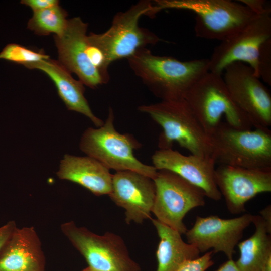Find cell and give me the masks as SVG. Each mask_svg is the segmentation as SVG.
<instances>
[{
	"mask_svg": "<svg viewBox=\"0 0 271 271\" xmlns=\"http://www.w3.org/2000/svg\"><path fill=\"white\" fill-rule=\"evenodd\" d=\"M127 60L135 75L161 101L184 99L191 87L209 71V59L182 61L154 55L146 48Z\"/></svg>",
	"mask_w": 271,
	"mask_h": 271,
	"instance_id": "obj_1",
	"label": "cell"
},
{
	"mask_svg": "<svg viewBox=\"0 0 271 271\" xmlns=\"http://www.w3.org/2000/svg\"><path fill=\"white\" fill-rule=\"evenodd\" d=\"M138 110L148 114L162 128L159 149H172L176 142L192 155L211 156L210 138L184 99L143 105Z\"/></svg>",
	"mask_w": 271,
	"mask_h": 271,
	"instance_id": "obj_2",
	"label": "cell"
},
{
	"mask_svg": "<svg viewBox=\"0 0 271 271\" xmlns=\"http://www.w3.org/2000/svg\"><path fill=\"white\" fill-rule=\"evenodd\" d=\"M216 164L249 169L271 168L269 128L239 129L221 121L210 135Z\"/></svg>",
	"mask_w": 271,
	"mask_h": 271,
	"instance_id": "obj_3",
	"label": "cell"
},
{
	"mask_svg": "<svg viewBox=\"0 0 271 271\" xmlns=\"http://www.w3.org/2000/svg\"><path fill=\"white\" fill-rule=\"evenodd\" d=\"M158 12L173 9L195 14L197 37L223 41L243 28L255 16L242 3L230 0H156Z\"/></svg>",
	"mask_w": 271,
	"mask_h": 271,
	"instance_id": "obj_4",
	"label": "cell"
},
{
	"mask_svg": "<svg viewBox=\"0 0 271 271\" xmlns=\"http://www.w3.org/2000/svg\"><path fill=\"white\" fill-rule=\"evenodd\" d=\"M158 13L153 2L141 1L127 10L117 13L106 31L92 33L88 39L102 51L109 65L117 60L128 59L139 50L161 41L155 33L139 25L142 16L152 17Z\"/></svg>",
	"mask_w": 271,
	"mask_h": 271,
	"instance_id": "obj_5",
	"label": "cell"
},
{
	"mask_svg": "<svg viewBox=\"0 0 271 271\" xmlns=\"http://www.w3.org/2000/svg\"><path fill=\"white\" fill-rule=\"evenodd\" d=\"M210 136L224 116L226 122L239 129H251L246 115L233 101L222 75L207 72L189 89L184 98Z\"/></svg>",
	"mask_w": 271,
	"mask_h": 271,
	"instance_id": "obj_6",
	"label": "cell"
},
{
	"mask_svg": "<svg viewBox=\"0 0 271 271\" xmlns=\"http://www.w3.org/2000/svg\"><path fill=\"white\" fill-rule=\"evenodd\" d=\"M114 119L110 107L102 126L89 127L83 132L79 145L81 150L109 169L135 171L154 179L158 170L135 157L133 151L140 148V144L131 134L118 132L114 127Z\"/></svg>",
	"mask_w": 271,
	"mask_h": 271,
	"instance_id": "obj_7",
	"label": "cell"
},
{
	"mask_svg": "<svg viewBox=\"0 0 271 271\" xmlns=\"http://www.w3.org/2000/svg\"><path fill=\"white\" fill-rule=\"evenodd\" d=\"M61 230L84 257L89 267L96 271H140L122 239L111 232L97 235L73 221L61 224Z\"/></svg>",
	"mask_w": 271,
	"mask_h": 271,
	"instance_id": "obj_8",
	"label": "cell"
},
{
	"mask_svg": "<svg viewBox=\"0 0 271 271\" xmlns=\"http://www.w3.org/2000/svg\"><path fill=\"white\" fill-rule=\"evenodd\" d=\"M153 180L156 192L152 212L156 219L185 234L188 229L183 219L191 210L205 205L204 192L168 170H158Z\"/></svg>",
	"mask_w": 271,
	"mask_h": 271,
	"instance_id": "obj_9",
	"label": "cell"
},
{
	"mask_svg": "<svg viewBox=\"0 0 271 271\" xmlns=\"http://www.w3.org/2000/svg\"><path fill=\"white\" fill-rule=\"evenodd\" d=\"M270 9L256 14L239 31L221 41L209 59V71L222 75L229 64L240 62L257 75V60L262 45L271 39Z\"/></svg>",
	"mask_w": 271,
	"mask_h": 271,
	"instance_id": "obj_10",
	"label": "cell"
},
{
	"mask_svg": "<svg viewBox=\"0 0 271 271\" xmlns=\"http://www.w3.org/2000/svg\"><path fill=\"white\" fill-rule=\"evenodd\" d=\"M223 77L237 106L254 128L271 126V94L248 65L236 62L227 66Z\"/></svg>",
	"mask_w": 271,
	"mask_h": 271,
	"instance_id": "obj_11",
	"label": "cell"
},
{
	"mask_svg": "<svg viewBox=\"0 0 271 271\" xmlns=\"http://www.w3.org/2000/svg\"><path fill=\"white\" fill-rule=\"evenodd\" d=\"M253 215L245 213L239 217L222 219L216 215L197 216L193 226L185 233L187 243L200 252L212 249L213 253L223 252L232 259L235 247L243 232L252 222Z\"/></svg>",
	"mask_w": 271,
	"mask_h": 271,
	"instance_id": "obj_12",
	"label": "cell"
},
{
	"mask_svg": "<svg viewBox=\"0 0 271 271\" xmlns=\"http://www.w3.org/2000/svg\"><path fill=\"white\" fill-rule=\"evenodd\" d=\"M215 177L227 209L232 214L245 212L246 203L258 194L271 192V168L249 169L219 165L216 168Z\"/></svg>",
	"mask_w": 271,
	"mask_h": 271,
	"instance_id": "obj_13",
	"label": "cell"
},
{
	"mask_svg": "<svg viewBox=\"0 0 271 271\" xmlns=\"http://www.w3.org/2000/svg\"><path fill=\"white\" fill-rule=\"evenodd\" d=\"M88 24L80 17L68 19L64 32L54 35L58 61L89 87L95 88L108 81L92 64L87 55Z\"/></svg>",
	"mask_w": 271,
	"mask_h": 271,
	"instance_id": "obj_14",
	"label": "cell"
},
{
	"mask_svg": "<svg viewBox=\"0 0 271 271\" xmlns=\"http://www.w3.org/2000/svg\"><path fill=\"white\" fill-rule=\"evenodd\" d=\"M153 179L141 173L124 170L112 175L109 196L118 206L125 210V221L141 224L151 218L155 197Z\"/></svg>",
	"mask_w": 271,
	"mask_h": 271,
	"instance_id": "obj_15",
	"label": "cell"
},
{
	"mask_svg": "<svg viewBox=\"0 0 271 271\" xmlns=\"http://www.w3.org/2000/svg\"><path fill=\"white\" fill-rule=\"evenodd\" d=\"M152 160L157 170L172 172L200 189L206 197L214 201L221 199L215 182L216 163L211 156H186L172 149H159Z\"/></svg>",
	"mask_w": 271,
	"mask_h": 271,
	"instance_id": "obj_16",
	"label": "cell"
},
{
	"mask_svg": "<svg viewBox=\"0 0 271 271\" xmlns=\"http://www.w3.org/2000/svg\"><path fill=\"white\" fill-rule=\"evenodd\" d=\"M46 259L34 227H16L0 250V271H45Z\"/></svg>",
	"mask_w": 271,
	"mask_h": 271,
	"instance_id": "obj_17",
	"label": "cell"
},
{
	"mask_svg": "<svg viewBox=\"0 0 271 271\" xmlns=\"http://www.w3.org/2000/svg\"><path fill=\"white\" fill-rule=\"evenodd\" d=\"M44 72L54 82L60 98L68 110L81 113L87 117L98 127L104 122L92 112L84 93V84L75 79L70 73L58 60L50 58L25 66Z\"/></svg>",
	"mask_w": 271,
	"mask_h": 271,
	"instance_id": "obj_18",
	"label": "cell"
},
{
	"mask_svg": "<svg viewBox=\"0 0 271 271\" xmlns=\"http://www.w3.org/2000/svg\"><path fill=\"white\" fill-rule=\"evenodd\" d=\"M58 177L77 183L94 195L110 193L112 175L109 169L95 159L65 155L57 172Z\"/></svg>",
	"mask_w": 271,
	"mask_h": 271,
	"instance_id": "obj_19",
	"label": "cell"
},
{
	"mask_svg": "<svg viewBox=\"0 0 271 271\" xmlns=\"http://www.w3.org/2000/svg\"><path fill=\"white\" fill-rule=\"evenodd\" d=\"M151 219L160 239L156 251V271H177L185 261L199 256L198 249L185 242L179 232L156 219Z\"/></svg>",
	"mask_w": 271,
	"mask_h": 271,
	"instance_id": "obj_20",
	"label": "cell"
},
{
	"mask_svg": "<svg viewBox=\"0 0 271 271\" xmlns=\"http://www.w3.org/2000/svg\"><path fill=\"white\" fill-rule=\"evenodd\" d=\"M254 233L237 244L240 256L235 261L240 271H271V237L260 215H253Z\"/></svg>",
	"mask_w": 271,
	"mask_h": 271,
	"instance_id": "obj_21",
	"label": "cell"
},
{
	"mask_svg": "<svg viewBox=\"0 0 271 271\" xmlns=\"http://www.w3.org/2000/svg\"><path fill=\"white\" fill-rule=\"evenodd\" d=\"M67 12L59 5L33 12L27 28L39 35H60L64 31L68 22Z\"/></svg>",
	"mask_w": 271,
	"mask_h": 271,
	"instance_id": "obj_22",
	"label": "cell"
},
{
	"mask_svg": "<svg viewBox=\"0 0 271 271\" xmlns=\"http://www.w3.org/2000/svg\"><path fill=\"white\" fill-rule=\"evenodd\" d=\"M49 58L43 50H35L16 43L8 44L0 53V59L24 66Z\"/></svg>",
	"mask_w": 271,
	"mask_h": 271,
	"instance_id": "obj_23",
	"label": "cell"
},
{
	"mask_svg": "<svg viewBox=\"0 0 271 271\" xmlns=\"http://www.w3.org/2000/svg\"><path fill=\"white\" fill-rule=\"evenodd\" d=\"M257 75L264 82L271 85V39L260 49L257 60Z\"/></svg>",
	"mask_w": 271,
	"mask_h": 271,
	"instance_id": "obj_24",
	"label": "cell"
},
{
	"mask_svg": "<svg viewBox=\"0 0 271 271\" xmlns=\"http://www.w3.org/2000/svg\"><path fill=\"white\" fill-rule=\"evenodd\" d=\"M213 251L206 252L201 256L184 262L177 271H206L214 264L212 259Z\"/></svg>",
	"mask_w": 271,
	"mask_h": 271,
	"instance_id": "obj_25",
	"label": "cell"
},
{
	"mask_svg": "<svg viewBox=\"0 0 271 271\" xmlns=\"http://www.w3.org/2000/svg\"><path fill=\"white\" fill-rule=\"evenodd\" d=\"M21 3L29 7L33 12L45 10L59 5L58 0H22Z\"/></svg>",
	"mask_w": 271,
	"mask_h": 271,
	"instance_id": "obj_26",
	"label": "cell"
},
{
	"mask_svg": "<svg viewBox=\"0 0 271 271\" xmlns=\"http://www.w3.org/2000/svg\"><path fill=\"white\" fill-rule=\"evenodd\" d=\"M17 227L14 221H10L0 227V250Z\"/></svg>",
	"mask_w": 271,
	"mask_h": 271,
	"instance_id": "obj_27",
	"label": "cell"
},
{
	"mask_svg": "<svg viewBox=\"0 0 271 271\" xmlns=\"http://www.w3.org/2000/svg\"><path fill=\"white\" fill-rule=\"evenodd\" d=\"M239 2L257 15L262 14L269 9L265 7V2L263 0H240Z\"/></svg>",
	"mask_w": 271,
	"mask_h": 271,
	"instance_id": "obj_28",
	"label": "cell"
},
{
	"mask_svg": "<svg viewBox=\"0 0 271 271\" xmlns=\"http://www.w3.org/2000/svg\"><path fill=\"white\" fill-rule=\"evenodd\" d=\"M259 213L266 224L268 232L271 233V205L266 206L260 211Z\"/></svg>",
	"mask_w": 271,
	"mask_h": 271,
	"instance_id": "obj_29",
	"label": "cell"
},
{
	"mask_svg": "<svg viewBox=\"0 0 271 271\" xmlns=\"http://www.w3.org/2000/svg\"><path fill=\"white\" fill-rule=\"evenodd\" d=\"M215 271H240L233 259H228Z\"/></svg>",
	"mask_w": 271,
	"mask_h": 271,
	"instance_id": "obj_30",
	"label": "cell"
},
{
	"mask_svg": "<svg viewBox=\"0 0 271 271\" xmlns=\"http://www.w3.org/2000/svg\"><path fill=\"white\" fill-rule=\"evenodd\" d=\"M82 271H96L92 268H91V267L88 266L87 267L84 268V269H83Z\"/></svg>",
	"mask_w": 271,
	"mask_h": 271,
	"instance_id": "obj_31",
	"label": "cell"
}]
</instances>
